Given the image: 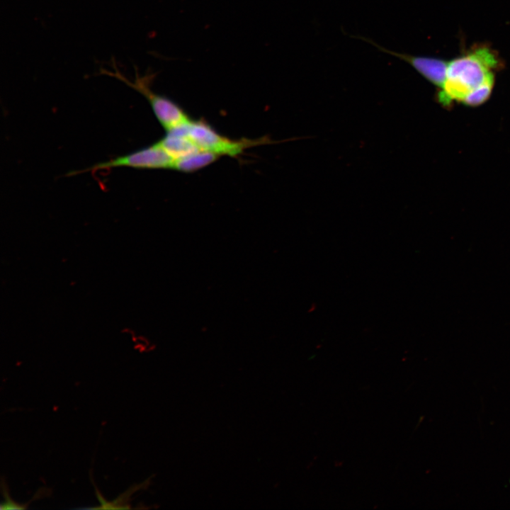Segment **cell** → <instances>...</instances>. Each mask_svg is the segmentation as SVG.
Listing matches in <instances>:
<instances>
[{
  "label": "cell",
  "instance_id": "cell-4",
  "mask_svg": "<svg viewBox=\"0 0 510 510\" xmlns=\"http://www.w3.org/2000/svg\"><path fill=\"white\" fill-rule=\"evenodd\" d=\"M175 161L176 159L157 142L152 145L127 154L96 164L86 170L72 172L70 175L116 167H130L138 169H174Z\"/></svg>",
  "mask_w": 510,
  "mask_h": 510
},
{
  "label": "cell",
  "instance_id": "cell-5",
  "mask_svg": "<svg viewBox=\"0 0 510 510\" xmlns=\"http://www.w3.org/2000/svg\"><path fill=\"white\" fill-rule=\"evenodd\" d=\"M358 38L372 44L380 51L393 55L409 64L426 79L438 88L441 89L443 86L446 78L448 62L436 57L397 52L382 47L370 39L360 36H358Z\"/></svg>",
  "mask_w": 510,
  "mask_h": 510
},
{
  "label": "cell",
  "instance_id": "cell-8",
  "mask_svg": "<svg viewBox=\"0 0 510 510\" xmlns=\"http://www.w3.org/2000/svg\"><path fill=\"white\" fill-rule=\"evenodd\" d=\"M494 84V74H492L477 88L471 91L463 102L469 106H477L484 102L489 96Z\"/></svg>",
  "mask_w": 510,
  "mask_h": 510
},
{
  "label": "cell",
  "instance_id": "cell-6",
  "mask_svg": "<svg viewBox=\"0 0 510 510\" xmlns=\"http://www.w3.org/2000/svg\"><path fill=\"white\" fill-rule=\"evenodd\" d=\"M185 125L186 123L167 131L166 135L157 141L176 160L200 152L186 134Z\"/></svg>",
  "mask_w": 510,
  "mask_h": 510
},
{
  "label": "cell",
  "instance_id": "cell-2",
  "mask_svg": "<svg viewBox=\"0 0 510 510\" xmlns=\"http://www.w3.org/2000/svg\"><path fill=\"white\" fill-rule=\"evenodd\" d=\"M113 71L101 69V74L114 77L143 95L148 102L157 119L167 132L188 123L191 118L181 107L169 98L154 92L151 89L156 73L149 69L143 75H140L135 66V79L131 81L124 76L118 69L114 58L111 60Z\"/></svg>",
  "mask_w": 510,
  "mask_h": 510
},
{
  "label": "cell",
  "instance_id": "cell-1",
  "mask_svg": "<svg viewBox=\"0 0 510 510\" xmlns=\"http://www.w3.org/2000/svg\"><path fill=\"white\" fill-rule=\"evenodd\" d=\"M499 64L498 57L486 46L477 47L448 62L446 78L438 94L439 101L445 105L453 101H463Z\"/></svg>",
  "mask_w": 510,
  "mask_h": 510
},
{
  "label": "cell",
  "instance_id": "cell-3",
  "mask_svg": "<svg viewBox=\"0 0 510 510\" xmlns=\"http://www.w3.org/2000/svg\"><path fill=\"white\" fill-rule=\"evenodd\" d=\"M186 132L200 151L219 156L237 157L246 149L271 142L268 137L251 140H232L222 135L203 120H190L185 125Z\"/></svg>",
  "mask_w": 510,
  "mask_h": 510
},
{
  "label": "cell",
  "instance_id": "cell-9",
  "mask_svg": "<svg viewBox=\"0 0 510 510\" xmlns=\"http://www.w3.org/2000/svg\"><path fill=\"white\" fill-rule=\"evenodd\" d=\"M3 489H4L3 491L4 502L1 504V509H21L24 508L22 505L15 503L10 499L6 488L3 487Z\"/></svg>",
  "mask_w": 510,
  "mask_h": 510
},
{
  "label": "cell",
  "instance_id": "cell-7",
  "mask_svg": "<svg viewBox=\"0 0 510 510\" xmlns=\"http://www.w3.org/2000/svg\"><path fill=\"white\" fill-rule=\"evenodd\" d=\"M220 157V156L212 152L200 151L176 159L174 170L184 173L194 172L212 164Z\"/></svg>",
  "mask_w": 510,
  "mask_h": 510
}]
</instances>
